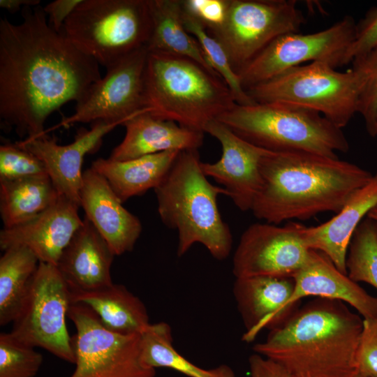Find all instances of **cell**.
Segmentation results:
<instances>
[{
  "instance_id": "ac0fdd59",
  "label": "cell",
  "mask_w": 377,
  "mask_h": 377,
  "mask_svg": "<svg viewBox=\"0 0 377 377\" xmlns=\"http://www.w3.org/2000/svg\"><path fill=\"white\" fill-rule=\"evenodd\" d=\"M122 203L103 176L91 168L83 172L80 206L115 256L131 251L142 232L138 218Z\"/></svg>"
},
{
  "instance_id": "d6a6232c",
  "label": "cell",
  "mask_w": 377,
  "mask_h": 377,
  "mask_svg": "<svg viewBox=\"0 0 377 377\" xmlns=\"http://www.w3.org/2000/svg\"><path fill=\"white\" fill-rule=\"evenodd\" d=\"M351 64L361 81L357 113L363 117L367 133L374 138L377 136V47Z\"/></svg>"
},
{
  "instance_id": "ffe728a7",
  "label": "cell",
  "mask_w": 377,
  "mask_h": 377,
  "mask_svg": "<svg viewBox=\"0 0 377 377\" xmlns=\"http://www.w3.org/2000/svg\"><path fill=\"white\" fill-rule=\"evenodd\" d=\"M295 288L288 306H299L305 297L337 300L353 306L363 318L377 317V297L368 294L340 272L323 253L311 250L306 264L294 276Z\"/></svg>"
},
{
  "instance_id": "e0dca14e",
  "label": "cell",
  "mask_w": 377,
  "mask_h": 377,
  "mask_svg": "<svg viewBox=\"0 0 377 377\" xmlns=\"http://www.w3.org/2000/svg\"><path fill=\"white\" fill-rule=\"evenodd\" d=\"M80 206L59 195L57 200L34 218L0 232L3 251L13 246L31 251L40 262L57 265L63 251L82 223Z\"/></svg>"
},
{
  "instance_id": "d6986e66",
  "label": "cell",
  "mask_w": 377,
  "mask_h": 377,
  "mask_svg": "<svg viewBox=\"0 0 377 377\" xmlns=\"http://www.w3.org/2000/svg\"><path fill=\"white\" fill-rule=\"evenodd\" d=\"M294 288L293 277L236 278L233 294L246 327L243 341L251 342L262 330L279 327L299 309L288 305Z\"/></svg>"
},
{
  "instance_id": "7402d4cb",
  "label": "cell",
  "mask_w": 377,
  "mask_h": 377,
  "mask_svg": "<svg viewBox=\"0 0 377 377\" xmlns=\"http://www.w3.org/2000/svg\"><path fill=\"white\" fill-rule=\"evenodd\" d=\"M123 126L125 136L109 157L116 161L168 151L198 150L203 143L204 133L157 118L147 112L135 115Z\"/></svg>"
},
{
  "instance_id": "7a4b0ae2",
  "label": "cell",
  "mask_w": 377,
  "mask_h": 377,
  "mask_svg": "<svg viewBox=\"0 0 377 377\" xmlns=\"http://www.w3.org/2000/svg\"><path fill=\"white\" fill-rule=\"evenodd\" d=\"M261 185L251 210L267 223L337 214L373 174L339 159L306 152L269 151L260 165Z\"/></svg>"
},
{
  "instance_id": "836d02e7",
  "label": "cell",
  "mask_w": 377,
  "mask_h": 377,
  "mask_svg": "<svg viewBox=\"0 0 377 377\" xmlns=\"http://www.w3.org/2000/svg\"><path fill=\"white\" fill-rule=\"evenodd\" d=\"M41 175H48L44 163L17 142L4 143L0 146V179H15Z\"/></svg>"
},
{
  "instance_id": "b9f144b4",
  "label": "cell",
  "mask_w": 377,
  "mask_h": 377,
  "mask_svg": "<svg viewBox=\"0 0 377 377\" xmlns=\"http://www.w3.org/2000/svg\"><path fill=\"white\" fill-rule=\"evenodd\" d=\"M353 377H364V376L360 375V374L357 373V374L356 375H355Z\"/></svg>"
},
{
  "instance_id": "d4e9b609",
  "label": "cell",
  "mask_w": 377,
  "mask_h": 377,
  "mask_svg": "<svg viewBox=\"0 0 377 377\" xmlns=\"http://www.w3.org/2000/svg\"><path fill=\"white\" fill-rule=\"evenodd\" d=\"M69 290L71 304H82L89 307L112 331L141 333L150 323L142 301L121 284L113 283L93 290Z\"/></svg>"
},
{
  "instance_id": "60d3db41",
  "label": "cell",
  "mask_w": 377,
  "mask_h": 377,
  "mask_svg": "<svg viewBox=\"0 0 377 377\" xmlns=\"http://www.w3.org/2000/svg\"><path fill=\"white\" fill-rule=\"evenodd\" d=\"M367 217L377 221V205L369 211Z\"/></svg>"
},
{
  "instance_id": "ba28073f",
  "label": "cell",
  "mask_w": 377,
  "mask_h": 377,
  "mask_svg": "<svg viewBox=\"0 0 377 377\" xmlns=\"http://www.w3.org/2000/svg\"><path fill=\"white\" fill-rule=\"evenodd\" d=\"M361 81L321 61L302 64L248 89L256 103H284L315 110L342 129L357 113Z\"/></svg>"
},
{
  "instance_id": "7c38bea8",
  "label": "cell",
  "mask_w": 377,
  "mask_h": 377,
  "mask_svg": "<svg viewBox=\"0 0 377 377\" xmlns=\"http://www.w3.org/2000/svg\"><path fill=\"white\" fill-rule=\"evenodd\" d=\"M355 26L353 17L347 15L315 33H293L276 38L237 73L242 88L246 91L308 61L325 62L334 68L344 66Z\"/></svg>"
},
{
  "instance_id": "4dcf8cb0",
  "label": "cell",
  "mask_w": 377,
  "mask_h": 377,
  "mask_svg": "<svg viewBox=\"0 0 377 377\" xmlns=\"http://www.w3.org/2000/svg\"><path fill=\"white\" fill-rule=\"evenodd\" d=\"M346 265L351 280L377 289V221L367 217L357 227L348 246Z\"/></svg>"
},
{
  "instance_id": "f35d334b",
  "label": "cell",
  "mask_w": 377,
  "mask_h": 377,
  "mask_svg": "<svg viewBox=\"0 0 377 377\" xmlns=\"http://www.w3.org/2000/svg\"><path fill=\"white\" fill-rule=\"evenodd\" d=\"M249 365L251 377H291L282 365L257 353L249 357Z\"/></svg>"
},
{
  "instance_id": "603a6c76",
  "label": "cell",
  "mask_w": 377,
  "mask_h": 377,
  "mask_svg": "<svg viewBox=\"0 0 377 377\" xmlns=\"http://www.w3.org/2000/svg\"><path fill=\"white\" fill-rule=\"evenodd\" d=\"M376 205L377 172L334 217L320 225L306 228L307 247L325 254L340 272L347 274L346 261L353 235L364 216Z\"/></svg>"
},
{
  "instance_id": "8fae6325",
  "label": "cell",
  "mask_w": 377,
  "mask_h": 377,
  "mask_svg": "<svg viewBox=\"0 0 377 377\" xmlns=\"http://www.w3.org/2000/svg\"><path fill=\"white\" fill-rule=\"evenodd\" d=\"M68 316L76 334L73 338L75 368L70 377H154L140 353V333H119L107 328L82 304H71Z\"/></svg>"
},
{
  "instance_id": "83f0119b",
  "label": "cell",
  "mask_w": 377,
  "mask_h": 377,
  "mask_svg": "<svg viewBox=\"0 0 377 377\" xmlns=\"http://www.w3.org/2000/svg\"><path fill=\"white\" fill-rule=\"evenodd\" d=\"M140 353L147 367L174 369L188 377H237L226 365L202 369L192 363L175 349L171 327L163 322L149 323L140 333Z\"/></svg>"
},
{
  "instance_id": "2e32d148",
  "label": "cell",
  "mask_w": 377,
  "mask_h": 377,
  "mask_svg": "<svg viewBox=\"0 0 377 377\" xmlns=\"http://www.w3.org/2000/svg\"><path fill=\"white\" fill-rule=\"evenodd\" d=\"M119 125L118 123L94 121L89 130L80 129L73 142L66 145H59L57 139L46 133L17 142L42 161L58 193L80 206L84 158L86 154L96 151L103 137Z\"/></svg>"
},
{
  "instance_id": "ab89813d",
  "label": "cell",
  "mask_w": 377,
  "mask_h": 377,
  "mask_svg": "<svg viewBox=\"0 0 377 377\" xmlns=\"http://www.w3.org/2000/svg\"><path fill=\"white\" fill-rule=\"evenodd\" d=\"M39 0H0V6L13 13L26 6H39Z\"/></svg>"
},
{
  "instance_id": "52a82bcc",
  "label": "cell",
  "mask_w": 377,
  "mask_h": 377,
  "mask_svg": "<svg viewBox=\"0 0 377 377\" xmlns=\"http://www.w3.org/2000/svg\"><path fill=\"white\" fill-rule=\"evenodd\" d=\"M148 0H82L62 32L106 68L147 47L151 32Z\"/></svg>"
},
{
  "instance_id": "3957f363",
  "label": "cell",
  "mask_w": 377,
  "mask_h": 377,
  "mask_svg": "<svg viewBox=\"0 0 377 377\" xmlns=\"http://www.w3.org/2000/svg\"><path fill=\"white\" fill-rule=\"evenodd\" d=\"M362 322L344 302L318 297L253 349L282 365L291 377H353Z\"/></svg>"
},
{
  "instance_id": "9a60e30c",
  "label": "cell",
  "mask_w": 377,
  "mask_h": 377,
  "mask_svg": "<svg viewBox=\"0 0 377 377\" xmlns=\"http://www.w3.org/2000/svg\"><path fill=\"white\" fill-rule=\"evenodd\" d=\"M204 133L217 139L222 154L215 163L202 162L203 173L221 184L241 211L251 210L261 185V162L270 151L242 139L218 120L210 121Z\"/></svg>"
},
{
  "instance_id": "d590c367",
  "label": "cell",
  "mask_w": 377,
  "mask_h": 377,
  "mask_svg": "<svg viewBox=\"0 0 377 377\" xmlns=\"http://www.w3.org/2000/svg\"><path fill=\"white\" fill-rule=\"evenodd\" d=\"M377 47V6L371 8L355 26V37L344 58V66Z\"/></svg>"
},
{
  "instance_id": "9c48e42d",
  "label": "cell",
  "mask_w": 377,
  "mask_h": 377,
  "mask_svg": "<svg viewBox=\"0 0 377 377\" xmlns=\"http://www.w3.org/2000/svg\"><path fill=\"white\" fill-rule=\"evenodd\" d=\"M71 304L69 288L57 266L40 262L10 333L25 345L75 364L66 320Z\"/></svg>"
},
{
  "instance_id": "cb8c5ba5",
  "label": "cell",
  "mask_w": 377,
  "mask_h": 377,
  "mask_svg": "<svg viewBox=\"0 0 377 377\" xmlns=\"http://www.w3.org/2000/svg\"><path fill=\"white\" fill-rule=\"evenodd\" d=\"M180 151H168L126 161L99 158L91 168L103 176L122 202L156 188Z\"/></svg>"
},
{
  "instance_id": "5b68a950",
  "label": "cell",
  "mask_w": 377,
  "mask_h": 377,
  "mask_svg": "<svg viewBox=\"0 0 377 377\" xmlns=\"http://www.w3.org/2000/svg\"><path fill=\"white\" fill-rule=\"evenodd\" d=\"M235 104L217 73L188 58L149 52L145 109L150 114L204 133L210 121Z\"/></svg>"
},
{
  "instance_id": "f1b7e54d",
  "label": "cell",
  "mask_w": 377,
  "mask_h": 377,
  "mask_svg": "<svg viewBox=\"0 0 377 377\" xmlns=\"http://www.w3.org/2000/svg\"><path fill=\"white\" fill-rule=\"evenodd\" d=\"M39 260L29 249L13 246L0 258V325L13 323L20 309Z\"/></svg>"
},
{
  "instance_id": "30bf717a",
  "label": "cell",
  "mask_w": 377,
  "mask_h": 377,
  "mask_svg": "<svg viewBox=\"0 0 377 377\" xmlns=\"http://www.w3.org/2000/svg\"><path fill=\"white\" fill-rule=\"evenodd\" d=\"M295 0H228L223 24L208 31L237 73L276 38L298 33L306 22Z\"/></svg>"
},
{
  "instance_id": "1f68e13d",
  "label": "cell",
  "mask_w": 377,
  "mask_h": 377,
  "mask_svg": "<svg viewBox=\"0 0 377 377\" xmlns=\"http://www.w3.org/2000/svg\"><path fill=\"white\" fill-rule=\"evenodd\" d=\"M36 348L17 341L10 332L0 334V377H34L43 364Z\"/></svg>"
},
{
  "instance_id": "f546056e",
  "label": "cell",
  "mask_w": 377,
  "mask_h": 377,
  "mask_svg": "<svg viewBox=\"0 0 377 377\" xmlns=\"http://www.w3.org/2000/svg\"><path fill=\"white\" fill-rule=\"evenodd\" d=\"M182 18L186 31L197 40L211 67L230 89L236 103L243 105L255 103L242 88L238 75L219 40L198 20L184 9Z\"/></svg>"
},
{
  "instance_id": "484cf974",
  "label": "cell",
  "mask_w": 377,
  "mask_h": 377,
  "mask_svg": "<svg viewBox=\"0 0 377 377\" xmlns=\"http://www.w3.org/2000/svg\"><path fill=\"white\" fill-rule=\"evenodd\" d=\"M148 2L151 22L147 43L148 51L188 58L216 73L197 40L184 27L182 0H148Z\"/></svg>"
},
{
  "instance_id": "8d00e7d4",
  "label": "cell",
  "mask_w": 377,
  "mask_h": 377,
  "mask_svg": "<svg viewBox=\"0 0 377 377\" xmlns=\"http://www.w3.org/2000/svg\"><path fill=\"white\" fill-rule=\"evenodd\" d=\"M182 4L186 12L212 31L224 22L228 0H182Z\"/></svg>"
},
{
  "instance_id": "8992f818",
  "label": "cell",
  "mask_w": 377,
  "mask_h": 377,
  "mask_svg": "<svg viewBox=\"0 0 377 377\" xmlns=\"http://www.w3.org/2000/svg\"><path fill=\"white\" fill-rule=\"evenodd\" d=\"M247 142L273 152H306L337 158L348 141L320 113L284 103L234 105L216 119Z\"/></svg>"
},
{
  "instance_id": "4316f807",
  "label": "cell",
  "mask_w": 377,
  "mask_h": 377,
  "mask_svg": "<svg viewBox=\"0 0 377 377\" xmlns=\"http://www.w3.org/2000/svg\"><path fill=\"white\" fill-rule=\"evenodd\" d=\"M48 175L0 179V213L3 228L37 216L59 196Z\"/></svg>"
},
{
  "instance_id": "44dd1931",
  "label": "cell",
  "mask_w": 377,
  "mask_h": 377,
  "mask_svg": "<svg viewBox=\"0 0 377 377\" xmlns=\"http://www.w3.org/2000/svg\"><path fill=\"white\" fill-rule=\"evenodd\" d=\"M115 255L86 218L57 262L69 290H93L113 283L111 266Z\"/></svg>"
},
{
  "instance_id": "4fadbf2b",
  "label": "cell",
  "mask_w": 377,
  "mask_h": 377,
  "mask_svg": "<svg viewBox=\"0 0 377 377\" xmlns=\"http://www.w3.org/2000/svg\"><path fill=\"white\" fill-rule=\"evenodd\" d=\"M148 53L147 47H143L106 68L105 75L76 103L73 114L58 126L96 121L123 125L135 115L147 112L145 75Z\"/></svg>"
},
{
  "instance_id": "6da1fadb",
  "label": "cell",
  "mask_w": 377,
  "mask_h": 377,
  "mask_svg": "<svg viewBox=\"0 0 377 377\" xmlns=\"http://www.w3.org/2000/svg\"><path fill=\"white\" fill-rule=\"evenodd\" d=\"M22 17L0 20V119L27 139L45 134L47 118L80 102L101 76L94 59L50 26L43 8L24 7Z\"/></svg>"
},
{
  "instance_id": "e575fe53",
  "label": "cell",
  "mask_w": 377,
  "mask_h": 377,
  "mask_svg": "<svg viewBox=\"0 0 377 377\" xmlns=\"http://www.w3.org/2000/svg\"><path fill=\"white\" fill-rule=\"evenodd\" d=\"M357 372L377 377V317L363 318L356 353Z\"/></svg>"
},
{
  "instance_id": "277c9868",
  "label": "cell",
  "mask_w": 377,
  "mask_h": 377,
  "mask_svg": "<svg viewBox=\"0 0 377 377\" xmlns=\"http://www.w3.org/2000/svg\"><path fill=\"white\" fill-rule=\"evenodd\" d=\"M198 150L180 151L169 172L154 188L162 222L178 232L177 256H182L196 243L202 244L216 259H226L232 237L222 219L217 204L221 186L212 184L201 168Z\"/></svg>"
},
{
  "instance_id": "5bb4252c",
  "label": "cell",
  "mask_w": 377,
  "mask_h": 377,
  "mask_svg": "<svg viewBox=\"0 0 377 377\" xmlns=\"http://www.w3.org/2000/svg\"><path fill=\"white\" fill-rule=\"evenodd\" d=\"M307 226L290 221L283 226L256 223L242 233L232 260L236 278L293 277L308 262Z\"/></svg>"
},
{
  "instance_id": "74e56055",
  "label": "cell",
  "mask_w": 377,
  "mask_h": 377,
  "mask_svg": "<svg viewBox=\"0 0 377 377\" xmlns=\"http://www.w3.org/2000/svg\"><path fill=\"white\" fill-rule=\"evenodd\" d=\"M82 0H55L43 7L50 26L59 33L64 24Z\"/></svg>"
}]
</instances>
